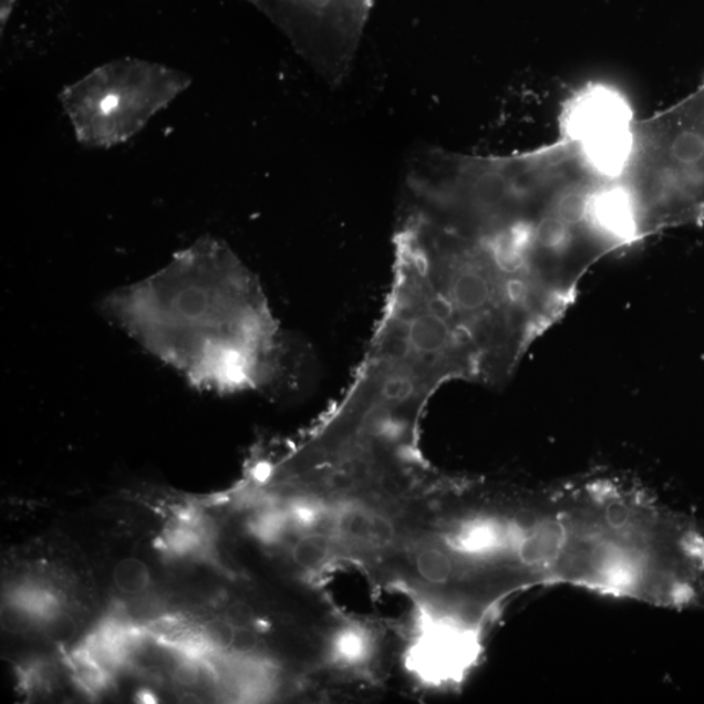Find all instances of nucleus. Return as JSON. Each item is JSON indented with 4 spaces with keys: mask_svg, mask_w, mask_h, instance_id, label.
Wrapping results in <instances>:
<instances>
[{
    "mask_svg": "<svg viewBox=\"0 0 704 704\" xmlns=\"http://www.w3.org/2000/svg\"><path fill=\"white\" fill-rule=\"evenodd\" d=\"M104 311L200 391H261L283 376L288 351L266 293L216 240L200 241L156 275L112 293Z\"/></svg>",
    "mask_w": 704,
    "mask_h": 704,
    "instance_id": "f257e3e1",
    "label": "nucleus"
},
{
    "mask_svg": "<svg viewBox=\"0 0 704 704\" xmlns=\"http://www.w3.org/2000/svg\"><path fill=\"white\" fill-rule=\"evenodd\" d=\"M484 641L486 632L462 618L445 599H414L403 666L424 687H458L478 666Z\"/></svg>",
    "mask_w": 704,
    "mask_h": 704,
    "instance_id": "f03ea898",
    "label": "nucleus"
},
{
    "mask_svg": "<svg viewBox=\"0 0 704 704\" xmlns=\"http://www.w3.org/2000/svg\"><path fill=\"white\" fill-rule=\"evenodd\" d=\"M633 122L620 94L604 86H592L565 107L562 137L581 143L601 167L618 170L628 156Z\"/></svg>",
    "mask_w": 704,
    "mask_h": 704,
    "instance_id": "7ed1b4c3",
    "label": "nucleus"
},
{
    "mask_svg": "<svg viewBox=\"0 0 704 704\" xmlns=\"http://www.w3.org/2000/svg\"><path fill=\"white\" fill-rule=\"evenodd\" d=\"M380 652L376 630L369 623L344 620L332 629L324 643V659L330 669L346 674L369 673Z\"/></svg>",
    "mask_w": 704,
    "mask_h": 704,
    "instance_id": "20e7f679",
    "label": "nucleus"
},
{
    "mask_svg": "<svg viewBox=\"0 0 704 704\" xmlns=\"http://www.w3.org/2000/svg\"><path fill=\"white\" fill-rule=\"evenodd\" d=\"M332 537L337 541L369 548H384L394 540L392 520L366 506H333Z\"/></svg>",
    "mask_w": 704,
    "mask_h": 704,
    "instance_id": "39448f33",
    "label": "nucleus"
},
{
    "mask_svg": "<svg viewBox=\"0 0 704 704\" xmlns=\"http://www.w3.org/2000/svg\"><path fill=\"white\" fill-rule=\"evenodd\" d=\"M337 542L324 532L300 535L291 547V559L306 574L324 573L335 559Z\"/></svg>",
    "mask_w": 704,
    "mask_h": 704,
    "instance_id": "423d86ee",
    "label": "nucleus"
},
{
    "mask_svg": "<svg viewBox=\"0 0 704 704\" xmlns=\"http://www.w3.org/2000/svg\"><path fill=\"white\" fill-rule=\"evenodd\" d=\"M413 562L416 574L429 586L446 587L458 581L456 561L442 542L416 548Z\"/></svg>",
    "mask_w": 704,
    "mask_h": 704,
    "instance_id": "0eeeda50",
    "label": "nucleus"
},
{
    "mask_svg": "<svg viewBox=\"0 0 704 704\" xmlns=\"http://www.w3.org/2000/svg\"><path fill=\"white\" fill-rule=\"evenodd\" d=\"M113 581L117 590L127 596H138L148 589L152 581L149 568L136 557H127L113 569Z\"/></svg>",
    "mask_w": 704,
    "mask_h": 704,
    "instance_id": "6e6552de",
    "label": "nucleus"
},
{
    "mask_svg": "<svg viewBox=\"0 0 704 704\" xmlns=\"http://www.w3.org/2000/svg\"><path fill=\"white\" fill-rule=\"evenodd\" d=\"M45 633L51 641L68 642L77 632L75 620L70 614L54 612L45 619Z\"/></svg>",
    "mask_w": 704,
    "mask_h": 704,
    "instance_id": "1a4fd4ad",
    "label": "nucleus"
},
{
    "mask_svg": "<svg viewBox=\"0 0 704 704\" xmlns=\"http://www.w3.org/2000/svg\"><path fill=\"white\" fill-rule=\"evenodd\" d=\"M235 635L237 629L226 619L213 621L204 630L205 640L218 649L231 650Z\"/></svg>",
    "mask_w": 704,
    "mask_h": 704,
    "instance_id": "9d476101",
    "label": "nucleus"
},
{
    "mask_svg": "<svg viewBox=\"0 0 704 704\" xmlns=\"http://www.w3.org/2000/svg\"><path fill=\"white\" fill-rule=\"evenodd\" d=\"M173 679L180 686L193 687L201 680V666L194 660H180L174 665Z\"/></svg>",
    "mask_w": 704,
    "mask_h": 704,
    "instance_id": "9b49d317",
    "label": "nucleus"
},
{
    "mask_svg": "<svg viewBox=\"0 0 704 704\" xmlns=\"http://www.w3.org/2000/svg\"><path fill=\"white\" fill-rule=\"evenodd\" d=\"M225 619L237 629H249L253 621V614L246 604H232L227 610Z\"/></svg>",
    "mask_w": 704,
    "mask_h": 704,
    "instance_id": "f8f14e48",
    "label": "nucleus"
}]
</instances>
